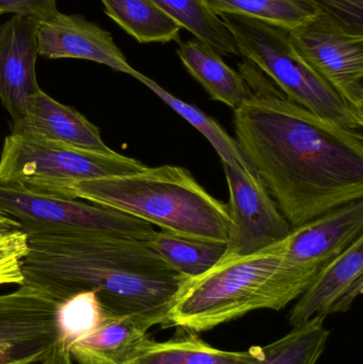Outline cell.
Masks as SVG:
<instances>
[{"mask_svg":"<svg viewBox=\"0 0 363 364\" xmlns=\"http://www.w3.org/2000/svg\"><path fill=\"white\" fill-rule=\"evenodd\" d=\"M21 229V224L14 218L6 213L4 210L0 208V237L1 235H8L14 230Z\"/></svg>","mask_w":363,"mask_h":364,"instance_id":"30","label":"cell"},{"mask_svg":"<svg viewBox=\"0 0 363 364\" xmlns=\"http://www.w3.org/2000/svg\"><path fill=\"white\" fill-rule=\"evenodd\" d=\"M139 81L151 89L160 100H163L170 108H172L177 114L185 119L188 123L191 124L194 128L198 130L207 140L212 145L213 149L217 151L221 161H226L228 164L239 166L243 170L255 173L251 164L247 161L246 158L243 155L237 143L236 139L230 136L225 132L223 127L220 125L219 122L215 121L210 115H207L202 110L194 106L183 102L179 98L175 97L172 94L168 93L163 87H160L155 81L149 79L148 77L139 73L136 77Z\"/></svg>","mask_w":363,"mask_h":364,"instance_id":"22","label":"cell"},{"mask_svg":"<svg viewBox=\"0 0 363 364\" xmlns=\"http://www.w3.org/2000/svg\"><path fill=\"white\" fill-rule=\"evenodd\" d=\"M38 23L13 15L0 25V100L13 123L23 117L26 102L40 91L36 80Z\"/></svg>","mask_w":363,"mask_h":364,"instance_id":"13","label":"cell"},{"mask_svg":"<svg viewBox=\"0 0 363 364\" xmlns=\"http://www.w3.org/2000/svg\"><path fill=\"white\" fill-rule=\"evenodd\" d=\"M0 10L2 14L11 13L36 23L47 21L59 13L57 0H0Z\"/></svg>","mask_w":363,"mask_h":364,"instance_id":"28","label":"cell"},{"mask_svg":"<svg viewBox=\"0 0 363 364\" xmlns=\"http://www.w3.org/2000/svg\"><path fill=\"white\" fill-rule=\"evenodd\" d=\"M289 33L303 60L363 115V34L321 12Z\"/></svg>","mask_w":363,"mask_h":364,"instance_id":"8","label":"cell"},{"mask_svg":"<svg viewBox=\"0 0 363 364\" xmlns=\"http://www.w3.org/2000/svg\"><path fill=\"white\" fill-rule=\"evenodd\" d=\"M362 292L363 235L320 269L290 311V325L349 311Z\"/></svg>","mask_w":363,"mask_h":364,"instance_id":"11","label":"cell"},{"mask_svg":"<svg viewBox=\"0 0 363 364\" xmlns=\"http://www.w3.org/2000/svg\"><path fill=\"white\" fill-rule=\"evenodd\" d=\"M222 164L232 220L224 257L255 254L288 239L293 228L257 174L226 161Z\"/></svg>","mask_w":363,"mask_h":364,"instance_id":"9","label":"cell"},{"mask_svg":"<svg viewBox=\"0 0 363 364\" xmlns=\"http://www.w3.org/2000/svg\"><path fill=\"white\" fill-rule=\"evenodd\" d=\"M40 364H72L67 344L59 339L48 356Z\"/></svg>","mask_w":363,"mask_h":364,"instance_id":"29","label":"cell"},{"mask_svg":"<svg viewBox=\"0 0 363 364\" xmlns=\"http://www.w3.org/2000/svg\"><path fill=\"white\" fill-rule=\"evenodd\" d=\"M146 338L140 325L104 314L97 326L70 342L68 350L78 364H128Z\"/></svg>","mask_w":363,"mask_h":364,"instance_id":"16","label":"cell"},{"mask_svg":"<svg viewBox=\"0 0 363 364\" xmlns=\"http://www.w3.org/2000/svg\"><path fill=\"white\" fill-rule=\"evenodd\" d=\"M236 141L292 228L363 198V134L292 102L249 60Z\"/></svg>","mask_w":363,"mask_h":364,"instance_id":"1","label":"cell"},{"mask_svg":"<svg viewBox=\"0 0 363 364\" xmlns=\"http://www.w3.org/2000/svg\"><path fill=\"white\" fill-rule=\"evenodd\" d=\"M128 364H139V363H129Z\"/></svg>","mask_w":363,"mask_h":364,"instance_id":"32","label":"cell"},{"mask_svg":"<svg viewBox=\"0 0 363 364\" xmlns=\"http://www.w3.org/2000/svg\"><path fill=\"white\" fill-rule=\"evenodd\" d=\"M172 17L180 28L221 55H240L234 36L225 23L211 12L204 0H151Z\"/></svg>","mask_w":363,"mask_h":364,"instance_id":"21","label":"cell"},{"mask_svg":"<svg viewBox=\"0 0 363 364\" xmlns=\"http://www.w3.org/2000/svg\"><path fill=\"white\" fill-rule=\"evenodd\" d=\"M107 15L140 43L179 42L180 26L151 0H102Z\"/></svg>","mask_w":363,"mask_h":364,"instance_id":"19","label":"cell"},{"mask_svg":"<svg viewBox=\"0 0 363 364\" xmlns=\"http://www.w3.org/2000/svg\"><path fill=\"white\" fill-rule=\"evenodd\" d=\"M28 252V235L21 229L0 237V286H23L21 262Z\"/></svg>","mask_w":363,"mask_h":364,"instance_id":"26","label":"cell"},{"mask_svg":"<svg viewBox=\"0 0 363 364\" xmlns=\"http://www.w3.org/2000/svg\"><path fill=\"white\" fill-rule=\"evenodd\" d=\"M363 235V198L350 201L292 230L285 260L322 267Z\"/></svg>","mask_w":363,"mask_h":364,"instance_id":"14","label":"cell"},{"mask_svg":"<svg viewBox=\"0 0 363 364\" xmlns=\"http://www.w3.org/2000/svg\"><path fill=\"white\" fill-rule=\"evenodd\" d=\"M219 17L234 36L240 55L259 68L289 100L341 127L362 132L363 115L303 60L289 29L243 15Z\"/></svg>","mask_w":363,"mask_h":364,"instance_id":"5","label":"cell"},{"mask_svg":"<svg viewBox=\"0 0 363 364\" xmlns=\"http://www.w3.org/2000/svg\"><path fill=\"white\" fill-rule=\"evenodd\" d=\"M261 346L246 352H227L209 346L195 333L164 342L146 338L130 363L139 364H255Z\"/></svg>","mask_w":363,"mask_h":364,"instance_id":"18","label":"cell"},{"mask_svg":"<svg viewBox=\"0 0 363 364\" xmlns=\"http://www.w3.org/2000/svg\"><path fill=\"white\" fill-rule=\"evenodd\" d=\"M104 314L93 292L79 293L66 299L58 310L60 339L68 346L93 331Z\"/></svg>","mask_w":363,"mask_h":364,"instance_id":"25","label":"cell"},{"mask_svg":"<svg viewBox=\"0 0 363 364\" xmlns=\"http://www.w3.org/2000/svg\"><path fill=\"white\" fill-rule=\"evenodd\" d=\"M23 284L63 303L93 292L109 316L148 331L166 327L189 278L173 269L147 242L91 235H28Z\"/></svg>","mask_w":363,"mask_h":364,"instance_id":"2","label":"cell"},{"mask_svg":"<svg viewBox=\"0 0 363 364\" xmlns=\"http://www.w3.org/2000/svg\"><path fill=\"white\" fill-rule=\"evenodd\" d=\"M288 239L246 256L223 257L185 282L166 327L200 333L260 309H283L321 267L285 260Z\"/></svg>","mask_w":363,"mask_h":364,"instance_id":"3","label":"cell"},{"mask_svg":"<svg viewBox=\"0 0 363 364\" xmlns=\"http://www.w3.org/2000/svg\"><path fill=\"white\" fill-rule=\"evenodd\" d=\"M0 208L28 235H91L148 242L153 225L104 205L0 186Z\"/></svg>","mask_w":363,"mask_h":364,"instance_id":"7","label":"cell"},{"mask_svg":"<svg viewBox=\"0 0 363 364\" xmlns=\"http://www.w3.org/2000/svg\"><path fill=\"white\" fill-rule=\"evenodd\" d=\"M146 168L117 153L81 151L26 134H9L0 155V186L65 197L83 181L134 174Z\"/></svg>","mask_w":363,"mask_h":364,"instance_id":"6","label":"cell"},{"mask_svg":"<svg viewBox=\"0 0 363 364\" xmlns=\"http://www.w3.org/2000/svg\"><path fill=\"white\" fill-rule=\"evenodd\" d=\"M38 23V55L47 59H80L109 66L136 78L131 68L110 32L81 15L58 13Z\"/></svg>","mask_w":363,"mask_h":364,"instance_id":"12","label":"cell"},{"mask_svg":"<svg viewBox=\"0 0 363 364\" xmlns=\"http://www.w3.org/2000/svg\"><path fill=\"white\" fill-rule=\"evenodd\" d=\"M147 244L164 262L189 279L206 273L226 252V243L192 239L164 230H156Z\"/></svg>","mask_w":363,"mask_h":364,"instance_id":"20","label":"cell"},{"mask_svg":"<svg viewBox=\"0 0 363 364\" xmlns=\"http://www.w3.org/2000/svg\"><path fill=\"white\" fill-rule=\"evenodd\" d=\"M65 198L85 199L192 239L227 243L232 225L227 205L176 166L80 182Z\"/></svg>","mask_w":363,"mask_h":364,"instance_id":"4","label":"cell"},{"mask_svg":"<svg viewBox=\"0 0 363 364\" xmlns=\"http://www.w3.org/2000/svg\"><path fill=\"white\" fill-rule=\"evenodd\" d=\"M59 301L33 287L0 295V364H40L60 339Z\"/></svg>","mask_w":363,"mask_h":364,"instance_id":"10","label":"cell"},{"mask_svg":"<svg viewBox=\"0 0 363 364\" xmlns=\"http://www.w3.org/2000/svg\"><path fill=\"white\" fill-rule=\"evenodd\" d=\"M330 333L324 327V318H313L293 327L281 339L261 346V354L255 364H317Z\"/></svg>","mask_w":363,"mask_h":364,"instance_id":"24","label":"cell"},{"mask_svg":"<svg viewBox=\"0 0 363 364\" xmlns=\"http://www.w3.org/2000/svg\"><path fill=\"white\" fill-rule=\"evenodd\" d=\"M183 66L206 90L211 100L223 102L236 110L247 95V87L240 73L232 70L221 55L197 38L178 42L177 49Z\"/></svg>","mask_w":363,"mask_h":364,"instance_id":"17","label":"cell"},{"mask_svg":"<svg viewBox=\"0 0 363 364\" xmlns=\"http://www.w3.org/2000/svg\"><path fill=\"white\" fill-rule=\"evenodd\" d=\"M15 134L36 136L81 151L112 154L97 126L87 117L40 90L26 102L23 117L15 122Z\"/></svg>","mask_w":363,"mask_h":364,"instance_id":"15","label":"cell"},{"mask_svg":"<svg viewBox=\"0 0 363 364\" xmlns=\"http://www.w3.org/2000/svg\"><path fill=\"white\" fill-rule=\"evenodd\" d=\"M213 14L251 17L286 29H294L319 14L307 0H204Z\"/></svg>","mask_w":363,"mask_h":364,"instance_id":"23","label":"cell"},{"mask_svg":"<svg viewBox=\"0 0 363 364\" xmlns=\"http://www.w3.org/2000/svg\"><path fill=\"white\" fill-rule=\"evenodd\" d=\"M2 15V12H1V10H0V16H1Z\"/></svg>","mask_w":363,"mask_h":364,"instance_id":"31","label":"cell"},{"mask_svg":"<svg viewBox=\"0 0 363 364\" xmlns=\"http://www.w3.org/2000/svg\"><path fill=\"white\" fill-rule=\"evenodd\" d=\"M347 29L363 34V0H307Z\"/></svg>","mask_w":363,"mask_h":364,"instance_id":"27","label":"cell"}]
</instances>
